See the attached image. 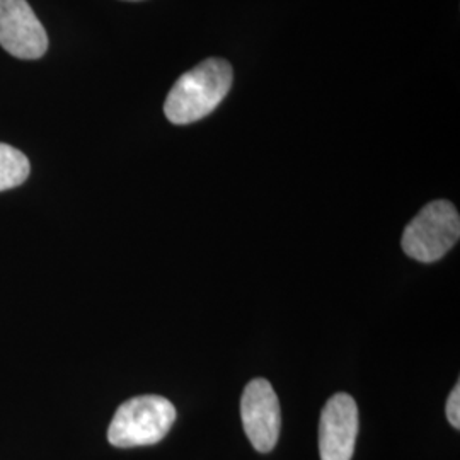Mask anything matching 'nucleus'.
Listing matches in <instances>:
<instances>
[{
	"label": "nucleus",
	"instance_id": "nucleus-1",
	"mask_svg": "<svg viewBox=\"0 0 460 460\" xmlns=\"http://www.w3.org/2000/svg\"><path fill=\"white\" fill-rule=\"evenodd\" d=\"M234 81V70L224 58H208L172 85L164 102V115L174 125H190L214 113L227 98Z\"/></svg>",
	"mask_w": 460,
	"mask_h": 460
},
{
	"label": "nucleus",
	"instance_id": "nucleus-2",
	"mask_svg": "<svg viewBox=\"0 0 460 460\" xmlns=\"http://www.w3.org/2000/svg\"><path fill=\"white\" fill-rule=\"evenodd\" d=\"M176 408L163 395H138L123 402L108 428V440L118 448L159 444L176 421Z\"/></svg>",
	"mask_w": 460,
	"mask_h": 460
},
{
	"label": "nucleus",
	"instance_id": "nucleus-3",
	"mask_svg": "<svg viewBox=\"0 0 460 460\" xmlns=\"http://www.w3.org/2000/svg\"><path fill=\"white\" fill-rule=\"evenodd\" d=\"M459 237L457 208L447 199H437L425 205L408 224L401 244L412 260L420 263H435L457 244Z\"/></svg>",
	"mask_w": 460,
	"mask_h": 460
},
{
	"label": "nucleus",
	"instance_id": "nucleus-4",
	"mask_svg": "<svg viewBox=\"0 0 460 460\" xmlns=\"http://www.w3.org/2000/svg\"><path fill=\"white\" fill-rule=\"evenodd\" d=\"M241 418L249 442L268 454L279 442L281 414L275 389L266 378L251 380L241 399Z\"/></svg>",
	"mask_w": 460,
	"mask_h": 460
},
{
	"label": "nucleus",
	"instance_id": "nucleus-5",
	"mask_svg": "<svg viewBox=\"0 0 460 460\" xmlns=\"http://www.w3.org/2000/svg\"><path fill=\"white\" fill-rule=\"evenodd\" d=\"M0 47L22 60L47 53L49 36L26 0H0Z\"/></svg>",
	"mask_w": 460,
	"mask_h": 460
},
{
	"label": "nucleus",
	"instance_id": "nucleus-6",
	"mask_svg": "<svg viewBox=\"0 0 460 460\" xmlns=\"http://www.w3.org/2000/svg\"><path fill=\"white\" fill-rule=\"evenodd\" d=\"M358 435V408L349 394H334L321 412V460H351Z\"/></svg>",
	"mask_w": 460,
	"mask_h": 460
},
{
	"label": "nucleus",
	"instance_id": "nucleus-7",
	"mask_svg": "<svg viewBox=\"0 0 460 460\" xmlns=\"http://www.w3.org/2000/svg\"><path fill=\"white\" fill-rule=\"evenodd\" d=\"M28 157L7 144H0V191L16 188L30 176Z\"/></svg>",
	"mask_w": 460,
	"mask_h": 460
},
{
	"label": "nucleus",
	"instance_id": "nucleus-8",
	"mask_svg": "<svg viewBox=\"0 0 460 460\" xmlns=\"http://www.w3.org/2000/svg\"><path fill=\"white\" fill-rule=\"evenodd\" d=\"M447 418L450 421V425L459 429L460 428V385L457 384L454 387V391L447 399Z\"/></svg>",
	"mask_w": 460,
	"mask_h": 460
},
{
	"label": "nucleus",
	"instance_id": "nucleus-9",
	"mask_svg": "<svg viewBox=\"0 0 460 460\" xmlns=\"http://www.w3.org/2000/svg\"><path fill=\"white\" fill-rule=\"evenodd\" d=\"M130 2H138V0H130Z\"/></svg>",
	"mask_w": 460,
	"mask_h": 460
}]
</instances>
